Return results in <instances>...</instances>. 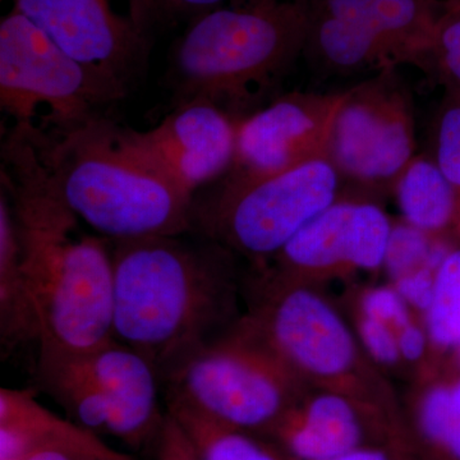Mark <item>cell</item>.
I'll return each instance as SVG.
<instances>
[{
	"label": "cell",
	"mask_w": 460,
	"mask_h": 460,
	"mask_svg": "<svg viewBox=\"0 0 460 460\" xmlns=\"http://www.w3.org/2000/svg\"><path fill=\"white\" fill-rule=\"evenodd\" d=\"M2 187L40 326L39 350L89 352L114 341L111 242L78 232V217L20 124L3 140Z\"/></svg>",
	"instance_id": "obj_1"
},
{
	"label": "cell",
	"mask_w": 460,
	"mask_h": 460,
	"mask_svg": "<svg viewBox=\"0 0 460 460\" xmlns=\"http://www.w3.org/2000/svg\"><path fill=\"white\" fill-rule=\"evenodd\" d=\"M175 237L109 241L113 260V335L163 374L242 316L243 279L234 252Z\"/></svg>",
	"instance_id": "obj_2"
},
{
	"label": "cell",
	"mask_w": 460,
	"mask_h": 460,
	"mask_svg": "<svg viewBox=\"0 0 460 460\" xmlns=\"http://www.w3.org/2000/svg\"><path fill=\"white\" fill-rule=\"evenodd\" d=\"M22 126L66 206L102 237H175L192 229L195 199L127 146L111 120L98 114L49 132Z\"/></svg>",
	"instance_id": "obj_3"
},
{
	"label": "cell",
	"mask_w": 460,
	"mask_h": 460,
	"mask_svg": "<svg viewBox=\"0 0 460 460\" xmlns=\"http://www.w3.org/2000/svg\"><path fill=\"white\" fill-rule=\"evenodd\" d=\"M308 29V0H232L193 18L172 51L174 105L206 100L243 119L304 54Z\"/></svg>",
	"instance_id": "obj_4"
},
{
	"label": "cell",
	"mask_w": 460,
	"mask_h": 460,
	"mask_svg": "<svg viewBox=\"0 0 460 460\" xmlns=\"http://www.w3.org/2000/svg\"><path fill=\"white\" fill-rule=\"evenodd\" d=\"M242 320L296 376L375 405L402 425L394 386L362 349L352 323L323 288L287 279L268 266L244 278Z\"/></svg>",
	"instance_id": "obj_5"
},
{
	"label": "cell",
	"mask_w": 460,
	"mask_h": 460,
	"mask_svg": "<svg viewBox=\"0 0 460 460\" xmlns=\"http://www.w3.org/2000/svg\"><path fill=\"white\" fill-rule=\"evenodd\" d=\"M168 399L222 425L268 438L311 389L239 317L160 376Z\"/></svg>",
	"instance_id": "obj_6"
},
{
	"label": "cell",
	"mask_w": 460,
	"mask_h": 460,
	"mask_svg": "<svg viewBox=\"0 0 460 460\" xmlns=\"http://www.w3.org/2000/svg\"><path fill=\"white\" fill-rule=\"evenodd\" d=\"M338 190L337 168L328 159L314 160L268 180L217 186L204 202H193L192 228L263 265L338 201Z\"/></svg>",
	"instance_id": "obj_7"
},
{
	"label": "cell",
	"mask_w": 460,
	"mask_h": 460,
	"mask_svg": "<svg viewBox=\"0 0 460 460\" xmlns=\"http://www.w3.org/2000/svg\"><path fill=\"white\" fill-rule=\"evenodd\" d=\"M127 90L66 54L14 9L0 21V105L14 123L35 124L45 107L51 131L71 128Z\"/></svg>",
	"instance_id": "obj_8"
},
{
	"label": "cell",
	"mask_w": 460,
	"mask_h": 460,
	"mask_svg": "<svg viewBox=\"0 0 460 460\" xmlns=\"http://www.w3.org/2000/svg\"><path fill=\"white\" fill-rule=\"evenodd\" d=\"M436 4L431 0H308L305 50L326 68L343 74L429 60L440 14Z\"/></svg>",
	"instance_id": "obj_9"
},
{
	"label": "cell",
	"mask_w": 460,
	"mask_h": 460,
	"mask_svg": "<svg viewBox=\"0 0 460 460\" xmlns=\"http://www.w3.org/2000/svg\"><path fill=\"white\" fill-rule=\"evenodd\" d=\"M345 93H292L239 120L234 159L220 187H237L330 160V140Z\"/></svg>",
	"instance_id": "obj_10"
},
{
	"label": "cell",
	"mask_w": 460,
	"mask_h": 460,
	"mask_svg": "<svg viewBox=\"0 0 460 460\" xmlns=\"http://www.w3.org/2000/svg\"><path fill=\"white\" fill-rule=\"evenodd\" d=\"M390 71L347 91L330 140V162L339 175L381 183L401 177L411 162V102Z\"/></svg>",
	"instance_id": "obj_11"
},
{
	"label": "cell",
	"mask_w": 460,
	"mask_h": 460,
	"mask_svg": "<svg viewBox=\"0 0 460 460\" xmlns=\"http://www.w3.org/2000/svg\"><path fill=\"white\" fill-rule=\"evenodd\" d=\"M393 224L380 206L335 201L290 239L268 266L287 279L323 287L384 269Z\"/></svg>",
	"instance_id": "obj_12"
},
{
	"label": "cell",
	"mask_w": 460,
	"mask_h": 460,
	"mask_svg": "<svg viewBox=\"0 0 460 460\" xmlns=\"http://www.w3.org/2000/svg\"><path fill=\"white\" fill-rule=\"evenodd\" d=\"M238 122L213 102L192 100L174 105L154 128L135 131L119 127V133L127 146L195 199L199 189L228 172Z\"/></svg>",
	"instance_id": "obj_13"
},
{
	"label": "cell",
	"mask_w": 460,
	"mask_h": 460,
	"mask_svg": "<svg viewBox=\"0 0 460 460\" xmlns=\"http://www.w3.org/2000/svg\"><path fill=\"white\" fill-rule=\"evenodd\" d=\"M14 11L78 62L128 89L150 40L109 0H9Z\"/></svg>",
	"instance_id": "obj_14"
},
{
	"label": "cell",
	"mask_w": 460,
	"mask_h": 460,
	"mask_svg": "<svg viewBox=\"0 0 460 460\" xmlns=\"http://www.w3.org/2000/svg\"><path fill=\"white\" fill-rule=\"evenodd\" d=\"M266 438L289 460H329L375 445H404L401 422L385 411L316 387L299 399Z\"/></svg>",
	"instance_id": "obj_15"
},
{
	"label": "cell",
	"mask_w": 460,
	"mask_h": 460,
	"mask_svg": "<svg viewBox=\"0 0 460 460\" xmlns=\"http://www.w3.org/2000/svg\"><path fill=\"white\" fill-rule=\"evenodd\" d=\"M74 354L107 399L109 434L132 449L151 447L165 420L159 408V375L154 366L115 339L89 352Z\"/></svg>",
	"instance_id": "obj_16"
},
{
	"label": "cell",
	"mask_w": 460,
	"mask_h": 460,
	"mask_svg": "<svg viewBox=\"0 0 460 460\" xmlns=\"http://www.w3.org/2000/svg\"><path fill=\"white\" fill-rule=\"evenodd\" d=\"M402 440L411 460H460V365L431 366L401 398Z\"/></svg>",
	"instance_id": "obj_17"
},
{
	"label": "cell",
	"mask_w": 460,
	"mask_h": 460,
	"mask_svg": "<svg viewBox=\"0 0 460 460\" xmlns=\"http://www.w3.org/2000/svg\"><path fill=\"white\" fill-rule=\"evenodd\" d=\"M45 447L107 460H136L109 447L95 432L48 410L31 390L2 387L0 460H26Z\"/></svg>",
	"instance_id": "obj_18"
},
{
	"label": "cell",
	"mask_w": 460,
	"mask_h": 460,
	"mask_svg": "<svg viewBox=\"0 0 460 460\" xmlns=\"http://www.w3.org/2000/svg\"><path fill=\"white\" fill-rule=\"evenodd\" d=\"M402 219L435 238L460 242V192L436 163L411 162L396 181Z\"/></svg>",
	"instance_id": "obj_19"
},
{
	"label": "cell",
	"mask_w": 460,
	"mask_h": 460,
	"mask_svg": "<svg viewBox=\"0 0 460 460\" xmlns=\"http://www.w3.org/2000/svg\"><path fill=\"white\" fill-rule=\"evenodd\" d=\"M0 338L3 347L39 344L40 326L21 259L16 220L7 190L0 195Z\"/></svg>",
	"instance_id": "obj_20"
},
{
	"label": "cell",
	"mask_w": 460,
	"mask_h": 460,
	"mask_svg": "<svg viewBox=\"0 0 460 460\" xmlns=\"http://www.w3.org/2000/svg\"><path fill=\"white\" fill-rule=\"evenodd\" d=\"M169 414L180 423L201 460H289L268 438L229 428L175 399Z\"/></svg>",
	"instance_id": "obj_21"
},
{
	"label": "cell",
	"mask_w": 460,
	"mask_h": 460,
	"mask_svg": "<svg viewBox=\"0 0 460 460\" xmlns=\"http://www.w3.org/2000/svg\"><path fill=\"white\" fill-rule=\"evenodd\" d=\"M422 321L431 345L429 367L456 359L460 347V242L436 269L434 292Z\"/></svg>",
	"instance_id": "obj_22"
},
{
	"label": "cell",
	"mask_w": 460,
	"mask_h": 460,
	"mask_svg": "<svg viewBox=\"0 0 460 460\" xmlns=\"http://www.w3.org/2000/svg\"><path fill=\"white\" fill-rule=\"evenodd\" d=\"M456 243L458 242L432 237L402 220L393 226L383 271L393 281L425 266L438 269Z\"/></svg>",
	"instance_id": "obj_23"
},
{
	"label": "cell",
	"mask_w": 460,
	"mask_h": 460,
	"mask_svg": "<svg viewBox=\"0 0 460 460\" xmlns=\"http://www.w3.org/2000/svg\"><path fill=\"white\" fill-rule=\"evenodd\" d=\"M343 305L344 310L385 323L395 332L419 316L389 281L386 284L352 288L345 296Z\"/></svg>",
	"instance_id": "obj_24"
},
{
	"label": "cell",
	"mask_w": 460,
	"mask_h": 460,
	"mask_svg": "<svg viewBox=\"0 0 460 460\" xmlns=\"http://www.w3.org/2000/svg\"><path fill=\"white\" fill-rule=\"evenodd\" d=\"M344 313L352 323L354 334L362 349L378 370L386 376L410 377L399 352L396 332L392 326L354 311L344 310Z\"/></svg>",
	"instance_id": "obj_25"
},
{
	"label": "cell",
	"mask_w": 460,
	"mask_h": 460,
	"mask_svg": "<svg viewBox=\"0 0 460 460\" xmlns=\"http://www.w3.org/2000/svg\"><path fill=\"white\" fill-rule=\"evenodd\" d=\"M429 60H435L454 102H460V0H450L438 14Z\"/></svg>",
	"instance_id": "obj_26"
},
{
	"label": "cell",
	"mask_w": 460,
	"mask_h": 460,
	"mask_svg": "<svg viewBox=\"0 0 460 460\" xmlns=\"http://www.w3.org/2000/svg\"><path fill=\"white\" fill-rule=\"evenodd\" d=\"M128 17L142 35L151 40L154 30L181 18L201 16L222 7L226 0H127Z\"/></svg>",
	"instance_id": "obj_27"
},
{
	"label": "cell",
	"mask_w": 460,
	"mask_h": 460,
	"mask_svg": "<svg viewBox=\"0 0 460 460\" xmlns=\"http://www.w3.org/2000/svg\"><path fill=\"white\" fill-rule=\"evenodd\" d=\"M436 164L460 192V102H453L441 115Z\"/></svg>",
	"instance_id": "obj_28"
},
{
	"label": "cell",
	"mask_w": 460,
	"mask_h": 460,
	"mask_svg": "<svg viewBox=\"0 0 460 460\" xmlns=\"http://www.w3.org/2000/svg\"><path fill=\"white\" fill-rule=\"evenodd\" d=\"M396 339L411 380L428 370L431 365V345L422 319L414 317L396 332Z\"/></svg>",
	"instance_id": "obj_29"
},
{
	"label": "cell",
	"mask_w": 460,
	"mask_h": 460,
	"mask_svg": "<svg viewBox=\"0 0 460 460\" xmlns=\"http://www.w3.org/2000/svg\"><path fill=\"white\" fill-rule=\"evenodd\" d=\"M150 447L154 450V460H201L180 423L168 411Z\"/></svg>",
	"instance_id": "obj_30"
},
{
	"label": "cell",
	"mask_w": 460,
	"mask_h": 460,
	"mask_svg": "<svg viewBox=\"0 0 460 460\" xmlns=\"http://www.w3.org/2000/svg\"><path fill=\"white\" fill-rule=\"evenodd\" d=\"M435 272L436 269L425 266L419 270L408 272L398 279L389 281L420 319L428 311L429 302H431Z\"/></svg>",
	"instance_id": "obj_31"
},
{
	"label": "cell",
	"mask_w": 460,
	"mask_h": 460,
	"mask_svg": "<svg viewBox=\"0 0 460 460\" xmlns=\"http://www.w3.org/2000/svg\"><path fill=\"white\" fill-rule=\"evenodd\" d=\"M329 460H411L404 445L399 443L362 447Z\"/></svg>",
	"instance_id": "obj_32"
},
{
	"label": "cell",
	"mask_w": 460,
	"mask_h": 460,
	"mask_svg": "<svg viewBox=\"0 0 460 460\" xmlns=\"http://www.w3.org/2000/svg\"><path fill=\"white\" fill-rule=\"evenodd\" d=\"M26 460H107L98 458V456H87L69 450L53 449V447H45L33 452Z\"/></svg>",
	"instance_id": "obj_33"
},
{
	"label": "cell",
	"mask_w": 460,
	"mask_h": 460,
	"mask_svg": "<svg viewBox=\"0 0 460 460\" xmlns=\"http://www.w3.org/2000/svg\"><path fill=\"white\" fill-rule=\"evenodd\" d=\"M456 361L459 362V365H460V347H459L458 352H456Z\"/></svg>",
	"instance_id": "obj_34"
}]
</instances>
